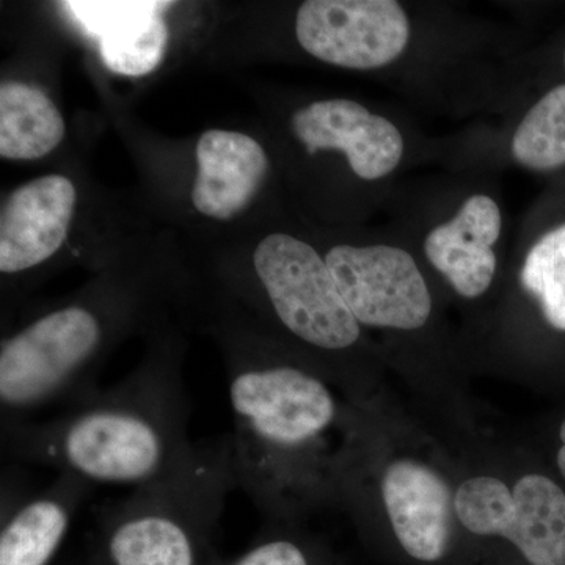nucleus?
Masks as SVG:
<instances>
[{
	"label": "nucleus",
	"instance_id": "obj_1",
	"mask_svg": "<svg viewBox=\"0 0 565 565\" xmlns=\"http://www.w3.org/2000/svg\"><path fill=\"white\" fill-rule=\"evenodd\" d=\"M226 386L236 487L266 523L337 509L341 478L390 419L278 341L233 349Z\"/></svg>",
	"mask_w": 565,
	"mask_h": 565
},
{
	"label": "nucleus",
	"instance_id": "obj_2",
	"mask_svg": "<svg viewBox=\"0 0 565 565\" xmlns=\"http://www.w3.org/2000/svg\"><path fill=\"white\" fill-rule=\"evenodd\" d=\"M294 35L315 61L460 111L500 109L514 74L511 33L445 3L307 0Z\"/></svg>",
	"mask_w": 565,
	"mask_h": 565
},
{
	"label": "nucleus",
	"instance_id": "obj_3",
	"mask_svg": "<svg viewBox=\"0 0 565 565\" xmlns=\"http://www.w3.org/2000/svg\"><path fill=\"white\" fill-rule=\"evenodd\" d=\"M353 318L390 375L411 399L412 415L449 456L486 440L465 364L459 326L408 245L386 226L366 239L323 253Z\"/></svg>",
	"mask_w": 565,
	"mask_h": 565
},
{
	"label": "nucleus",
	"instance_id": "obj_4",
	"mask_svg": "<svg viewBox=\"0 0 565 565\" xmlns=\"http://www.w3.org/2000/svg\"><path fill=\"white\" fill-rule=\"evenodd\" d=\"M191 399L177 356L154 355L120 384L50 419L0 423L3 459L139 489L192 456Z\"/></svg>",
	"mask_w": 565,
	"mask_h": 565
},
{
	"label": "nucleus",
	"instance_id": "obj_5",
	"mask_svg": "<svg viewBox=\"0 0 565 565\" xmlns=\"http://www.w3.org/2000/svg\"><path fill=\"white\" fill-rule=\"evenodd\" d=\"M337 509L393 563L467 565L448 452L415 416L382 424L341 479Z\"/></svg>",
	"mask_w": 565,
	"mask_h": 565
},
{
	"label": "nucleus",
	"instance_id": "obj_6",
	"mask_svg": "<svg viewBox=\"0 0 565 565\" xmlns=\"http://www.w3.org/2000/svg\"><path fill=\"white\" fill-rule=\"evenodd\" d=\"M386 228L411 247L437 286L459 334L486 315L503 281L511 223L498 184L482 172L404 182Z\"/></svg>",
	"mask_w": 565,
	"mask_h": 565
},
{
	"label": "nucleus",
	"instance_id": "obj_7",
	"mask_svg": "<svg viewBox=\"0 0 565 565\" xmlns=\"http://www.w3.org/2000/svg\"><path fill=\"white\" fill-rule=\"evenodd\" d=\"M449 465L465 564L565 565V489L527 446L489 434Z\"/></svg>",
	"mask_w": 565,
	"mask_h": 565
},
{
	"label": "nucleus",
	"instance_id": "obj_8",
	"mask_svg": "<svg viewBox=\"0 0 565 565\" xmlns=\"http://www.w3.org/2000/svg\"><path fill=\"white\" fill-rule=\"evenodd\" d=\"M236 489L230 434L199 441L172 473L99 509L85 565H217L215 535Z\"/></svg>",
	"mask_w": 565,
	"mask_h": 565
},
{
	"label": "nucleus",
	"instance_id": "obj_9",
	"mask_svg": "<svg viewBox=\"0 0 565 565\" xmlns=\"http://www.w3.org/2000/svg\"><path fill=\"white\" fill-rule=\"evenodd\" d=\"M565 337V221L520 232L500 291L486 315L460 334L471 377L537 384L542 337Z\"/></svg>",
	"mask_w": 565,
	"mask_h": 565
},
{
	"label": "nucleus",
	"instance_id": "obj_10",
	"mask_svg": "<svg viewBox=\"0 0 565 565\" xmlns=\"http://www.w3.org/2000/svg\"><path fill=\"white\" fill-rule=\"evenodd\" d=\"M109 338V318L79 302L9 334L0 348V423L25 422L57 405L65 411L98 393L96 374Z\"/></svg>",
	"mask_w": 565,
	"mask_h": 565
},
{
	"label": "nucleus",
	"instance_id": "obj_11",
	"mask_svg": "<svg viewBox=\"0 0 565 565\" xmlns=\"http://www.w3.org/2000/svg\"><path fill=\"white\" fill-rule=\"evenodd\" d=\"M291 132L308 158L341 159L384 214L405 173L427 159L444 158V141L427 140L396 111L351 98L305 104L291 115Z\"/></svg>",
	"mask_w": 565,
	"mask_h": 565
},
{
	"label": "nucleus",
	"instance_id": "obj_12",
	"mask_svg": "<svg viewBox=\"0 0 565 565\" xmlns=\"http://www.w3.org/2000/svg\"><path fill=\"white\" fill-rule=\"evenodd\" d=\"M445 159L456 172L516 167L552 173L565 167V82L553 85L522 109L504 111L498 128L465 132L445 141Z\"/></svg>",
	"mask_w": 565,
	"mask_h": 565
},
{
	"label": "nucleus",
	"instance_id": "obj_13",
	"mask_svg": "<svg viewBox=\"0 0 565 565\" xmlns=\"http://www.w3.org/2000/svg\"><path fill=\"white\" fill-rule=\"evenodd\" d=\"M93 489L79 476L57 473L44 489L20 492L3 471L0 565H51Z\"/></svg>",
	"mask_w": 565,
	"mask_h": 565
},
{
	"label": "nucleus",
	"instance_id": "obj_14",
	"mask_svg": "<svg viewBox=\"0 0 565 565\" xmlns=\"http://www.w3.org/2000/svg\"><path fill=\"white\" fill-rule=\"evenodd\" d=\"M74 206L76 189L61 174L41 177L11 193L0 212V273H25L61 250Z\"/></svg>",
	"mask_w": 565,
	"mask_h": 565
},
{
	"label": "nucleus",
	"instance_id": "obj_15",
	"mask_svg": "<svg viewBox=\"0 0 565 565\" xmlns=\"http://www.w3.org/2000/svg\"><path fill=\"white\" fill-rule=\"evenodd\" d=\"M88 35L99 39L104 65L115 74L139 77L161 65L169 28L161 11L169 2H62Z\"/></svg>",
	"mask_w": 565,
	"mask_h": 565
},
{
	"label": "nucleus",
	"instance_id": "obj_16",
	"mask_svg": "<svg viewBox=\"0 0 565 565\" xmlns=\"http://www.w3.org/2000/svg\"><path fill=\"white\" fill-rule=\"evenodd\" d=\"M196 167L193 206L207 217L228 221L258 195L270 162L250 136L212 129L196 143Z\"/></svg>",
	"mask_w": 565,
	"mask_h": 565
},
{
	"label": "nucleus",
	"instance_id": "obj_17",
	"mask_svg": "<svg viewBox=\"0 0 565 565\" xmlns=\"http://www.w3.org/2000/svg\"><path fill=\"white\" fill-rule=\"evenodd\" d=\"M65 120L46 93L24 82L0 85V156L10 161L44 158L65 137Z\"/></svg>",
	"mask_w": 565,
	"mask_h": 565
},
{
	"label": "nucleus",
	"instance_id": "obj_18",
	"mask_svg": "<svg viewBox=\"0 0 565 565\" xmlns=\"http://www.w3.org/2000/svg\"><path fill=\"white\" fill-rule=\"evenodd\" d=\"M217 565H340L330 546L302 523H266L263 533L232 561Z\"/></svg>",
	"mask_w": 565,
	"mask_h": 565
},
{
	"label": "nucleus",
	"instance_id": "obj_19",
	"mask_svg": "<svg viewBox=\"0 0 565 565\" xmlns=\"http://www.w3.org/2000/svg\"><path fill=\"white\" fill-rule=\"evenodd\" d=\"M553 476L565 489V415L559 419L555 429V446H553L552 468Z\"/></svg>",
	"mask_w": 565,
	"mask_h": 565
},
{
	"label": "nucleus",
	"instance_id": "obj_20",
	"mask_svg": "<svg viewBox=\"0 0 565 565\" xmlns=\"http://www.w3.org/2000/svg\"><path fill=\"white\" fill-rule=\"evenodd\" d=\"M563 66H564V71H565V47H564V52H563Z\"/></svg>",
	"mask_w": 565,
	"mask_h": 565
}]
</instances>
